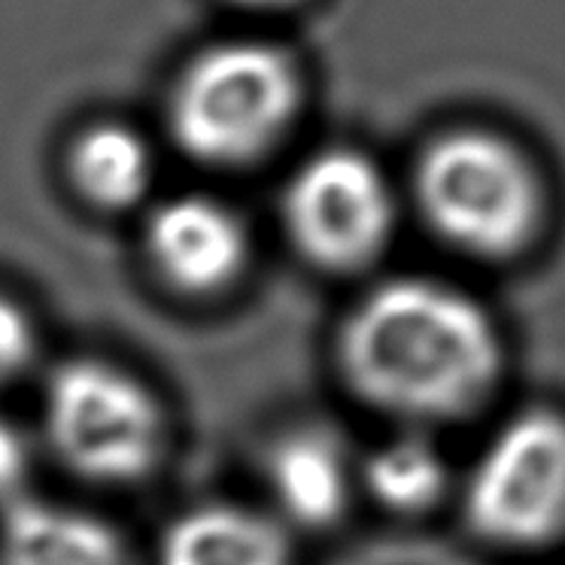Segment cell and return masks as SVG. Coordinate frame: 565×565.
<instances>
[{"label": "cell", "mask_w": 565, "mask_h": 565, "mask_svg": "<svg viewBox=\"0 0 565 565\" xmlns=\"http://www.w3.org/2000/svg\"><path fill=\"white\" fill-rule=\"evenodd\" d=\"M332 369L347 395L395 429L478 417L508 374V338L475 292L431 274L371 282L341 313Z\"/></svg>", "instance_id": "cell-1"}, {"label": "cell", "mask_w": 565, "mask_h": 565, "mask_svg": "<svg viewBox=\"0 0 565 565\" xmlns=\"http://www.w3.org/2000/svg\"><path fill=\"white\" fill-rule=\"evenodd\" d=\"M38 435L67 478L122 492L168 468L177 419L147 374L104 353H71L43 374Z\"/></svg>", "instance_id": "cell-2"}, {"label": "cell", "mask_w": 565, "mask_h": 565, "mask_svg": "<svg viewBox=\"0 0 565 565\" xmlns=\"http://www.w3.org/2000/svg\"><path fill=\"white\" fill-rule=\"evenodd\" d=\"M419 220L475 262H514L539 241L547 198L523 149L483 128L444 131L414 164Z\"/></svg>", "instance_id": "cell-3"}, {"label": "cell", "mask_w": 565, "mask_h": 565, "mask_svg": "<svg viewBox=\"0 0 565 565\" xmlns=\"http://www.w3.org/2000/svg\"><path fill=\"white\" fill-rule=\"evenodd\" d=\"M296 62L270 43L228 40L198 52L177 76L168 125L192 161L246 168L277 147L296 119Z\"/></svg>", "instance_id": "cell-4"}, {"label": "cell", "mask_w": 565, "mask_h": 565, "mask_svg": "<svg viewBox=\"0 0 565 565\" xmlns=\"http://www.w3.org/2000/svg\"><path fill=\"white\" fill-rule=\"evenodd\" d=\"M466 529L492 551L532 553L565 539V414L532 405L502 419L459 480Z\"/></svg>", "instance_id": "cell-5"}, {"label": "cell", "mask_w": 565, "mask_h": 565, "mask_svg": "<svg viewBox=\"0 0 565 565\" xmlns=\"http://www.w3.org/2000/svg\"><path fill=\"white\" fill-rule=\"evenodd\" d=\"M282 234L310 270L359 277L393 244L398 201L369 152L329 147L301 161L280 198Z\"/></svg>", "instance_id": "cell-6"}, {"label": "cell", "mask_w": 565, "mask_h": 565, "mask_svg": "<svg viewBox=\"0 0 565 565\" xmlns=\"http://www.w3.org/2000/svg\"><path fill=\"white\" fill-rule=\"evenodd\" d=\"M140 258L161 296L207 308L232 298L249 277L253 234L228 201L183 192L147 213Z\"/></svg>", "instance_id": "cell-7"}, {"label": "cell", "mask_w": 565, "mask_h": 565, "mask_svg": "<svg viewBox=\"0 0 565 565\" xmlns=\"http://www.w3.org/2000/svg\"><path fill=\"white\" fill-rule=\"evenodd\" d=\"M262 478L270 514L292 532L341 526L359 495V459L344 438L322 423L277 431L265 447Z\"/></svg>", "instance_id": "cell-8"}, {"label": "cell", "mask_w": 565, "mask_h": 565, "mask_svg": "<svg viewBox=\"0 0 565 565\" xmlns=\"http://www.w3.org/2000/svg\"><path fill=\"white\" fill-rule=\"evenodd\" d=\"M0 565H143L119 523L86 504L28 492L0 511Z\"/></svg>", "instance_id": "cell-9"}, {"label": "cell", "mask_w": 565, "mask_h": 565, "mask_svg": "<svg viewBox=\"0 0 565 565\" xmlns=\"http://www.w3.org/2000/svg\"><path fill=\"white\" fill-rule=\"evenodd\" d=\"M149 565H296V532L268 508L207 499L161 526Z\"/></svg>", "instance_id": "cell-10"}, {"label": "cell", "mask_w": 565, "mask_h": 565, "mask_svg": "<svg viewBox=\"0 0 565 565\" xmlns=\"http://www.w3.org/2000/svg\"><path fill=\"white\" fill-rule=\"evenodd\" d=\"M152 149L128 125H88L67 149V183L88 210L104 216L140 207L152 189Z\"/></svg>", "instance_id": "cell-11"}, {"label": "cell", "mask_w": 565, "mask_h": 565, "mask_svg": "<svg viewBox=\"0 0 565 565\" xmlns=\"http://www.w3.org/2000/svg\"><path fill=\"white\" fill-rule=\"evenodd\" d=\"M454 490V468L426 429H395L359 459V492L383 514H431Z\"/></svg>", "instance_id": "cell-12"}, {"label": "cell", "mask_w": 565, "mask_h": 565, "mask_svg": "<svg viewBox=\"0 0 565 565\" xmlns=\"http://www.w3.org/2000/svg\"><path fill=\"white\" fill-rule=\"evenodd\" d=\"M43 362V326L25 298L0 286V390L34 374Z\"/></svg>", "instance_id": "cell-13"}, {"label": "cell", "mask_w": 565, "mask_h": 565, "mask_svg": "<svg viewBox=\"0 0 565 565\" xmlns=\"http://www.w3.org/2000/svg\"><path fill=\"white\" fill-rule=\"evenodd\" d=\"M38 441L31 431L0 411V511L31 492Z\"/></svg>", "instance_id": "cell-14"}, {"label": "cell", "mask_w": 565, "mask_h": 565, "mask_svg": "<svg viewBox=\"0 0 565 565\" xmlns=\"http://www.w3.org/2000/svg\"><path fill=\"white\" fill-rule=\"evenodd\" d=\"M237 7H246V10H280V7H289V3H298V0H232Z\"/></svg>", "instance_id": "cell-15"}]
</instances>
